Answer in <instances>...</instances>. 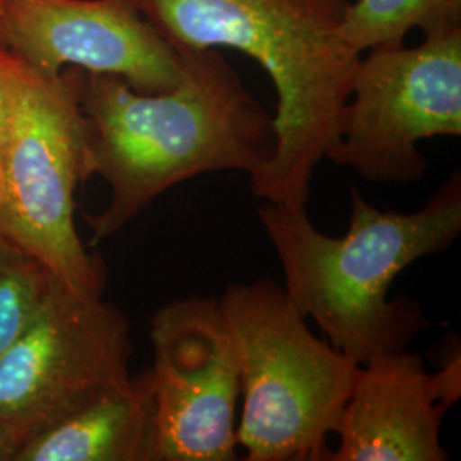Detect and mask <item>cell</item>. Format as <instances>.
Masks as SVG:
<instances>
[{"label":"cell","instance_id":"cell-13","mask_svg":"<svg viewBox=\"0 0 461 461\" xmlns=\"http://www.w3.org/2000/svg\"><path fill=\"white\" fill-rule=\"evenodd\" d=\"M53 282L45 265L0 236V357L30 327Z\"/></svg>","mask_w":461,"mask_h":461},{"label":"cell","instance_id":"cell-8","mask_svg":"<svg viewBox=\"0 0 461 461\" xmlns=\"http://www.w3.org/2000/svg\"><path fill=\"white\" fill-rule=\"evenodd\" d=\"M149 335L156 461L238 460L240 367L219 299L167 303Z\"/></svg>","mask_w":461,"mask_h":461},{"label":"cell","instance_id":"cell-14","mask_svg":"<svg viewBox=\"0 0 461 461\" xmlns=\"http://www.w3.org/2000/svg\"><path fill=\"white\" fill-rule=\"evenodd\" d=\"M7 125H9V98H7V87H5L4 76L0 72V161H2L5 139H7Z\"/></svg>","mask_w":461,"mask_h":461},{"label":"cell","instance_id":"cell-7","mask_svg":"<svg viewBox=\"0 0 461 461\" xmlns=\"http://www.w3.org/2000/svg\"><path fill=\"white\" fill-rule=\"evenodd\" d=\"M132 352L125 314L55 279L30 327L0 357V429L19 447L40 429L129 384Z\"/></svg>","mask_w":461,"mask_h":461},{"label":"cell","instance_id":"cell-4","mask_svg":"<svg viewBox=\"0 0 461 461\" xmlns=\"http://www.w3.org/2000/svg\"><path fill=\"white\" fill-rule=\"evenodd\" d=\"M9 125L0 161V236L81 296H103L106 270L76 228L77 188L93 176L81 104L84 72L43 76L0 47Z\"/></svg>","mask_w":461,"mask_h":461},{"label":"cell","instance_id":"cell-9","mask_svg":"<svg viewBox=\"0 0 461 461\" xmlns=\"http://www.w3.org/2000/svg\"><path fill=\"white\" fill-rule=\"evenodd\" d=\"M0 47L43 76L108 74L139 93L175 87L178 51L131 0H0Z\"/></svg>","mask_w":461,"mask_h":461},{"label":"cell","instance_id":"cell-5","mask_svg":"<svg viewBox=\"0 0 461 461\" xmlns=\"http://www.w3.org/2000/svg\"><path fill=\"white\" fill-rule=\"evenodd\" d=\"M219 304L238 356L247 460L329 461L361 366L318 339L272 280L232 284Z\"/></svg>","mask_w":461,"mask_h":461},{"label":"cell","instance_id":"cell-12","mask_svg":"<svg viewBox=\"0 0 461 461\" xmlns=\"http://www.w3.org/2000/svg\"><path fill=\"white\" fill-rule=\"evenodd\" d=\"M461 24V0H350L340 36L357 53L403 43L413 28L422 33Z\"/></svg>","mask_w":461,"mask_h":461},{"label":"cell","instance_id":"cell-1","mask_svg":"<svg viewBox=\"0 0 461 461\" xmlns=\"http://www.w3.org/2000/svg\"><path fill=\"white\" fill-rule=\"evenodd\" d=\"M176 51L182 76L163 93H139L116 76L84 72L91 171L112 192L101 212L86 215L91 248L180 183L215 171L251 178L274 158V115L228 59L217 49Z\"/></svg>","mask_w":461,"mask_h":461},{"label":"cell","instance_id":"cell-2","mask_svg":"<svg viewBox=\"0 0 461 461\" xmlns=\"http://www.w3.org/2000/svg\"><path fill=\"white\" fill-rule=\"evenodd\" d=\"M131 2L173 49L236 50L264 68L277 93L276 152L249 188L264 202L306 207L361 59L340 36L350 0Z\"/></svg>","mask_w":461,"mask_h":461},{"label":"cell","instance_id":"cell-3","mask_svg":"<svg viewBox=\"0 0 461 461\" xmlns=\"http://www.w3.org/2000/svg\"><path fill=\"white\" fill-rule=\"evenodd\" d=\"M344 236L316 230L306 207L265 202L258 219L297 313L313 318L330 344L363 366L405 350L429 327L420 304L388 299L393 280L420 258L445 253L461 234V175L453 171L415 212L381 211L350 188Z\"/></svg>","mask_w":461,"mask_h":461},{"label":"cell","instance_id":"cell-6","mask_svg":"<svg viewBox=\"0 0 461 461\" xmlns=\"http://www.w3.org/2000/svg\"><path fill=\"white\" fill-rule=\"evenodd\" d=\"M415 47L361 53L340 133L325 159L381 185L428 173L419 142L461 135V24L436 28Z\"/></svg>","mask_w":461,"mask_h":461},{"label":"cell","instance_id":"cell-11","mask_svg":"<svg viewBox=\"0 0 461 461\" xmlns=\"http://www.w3.org/2000/svg\"><path fill=\"white\" fill-rule=\"evenodd\" d=\"M13 461H156L149 371L40 429Z\"/></svg>","mask_w":461,"mask_h":461},{"label":"cell","instance_id":"cell-15","mask_svg":"<svg viewBox=\"0 0 461 461\" xmlns=\"http://www.w3.org/2000/svg\"><path fill=\"white\" fill-rule=\"evenodd\" d=\"M16 449V441L0 429V461H13Z\"/></svg>","mask_w":461,"mask_h":461},{"label":"cell","instance_id":"cell-10","mask_svg":"<svg viewBox=\"0 0 461 461\" xmlns=\"http://www.w3.org/2000/svg\"><path fill=\"white\" fill-rule=\"evenodd\" d=\"M446 412L419 354L375 357L359 367L329 461L449 460L441 443Z\"/></svg>","mask_w":461,"mask_h":461}]
</instances>
